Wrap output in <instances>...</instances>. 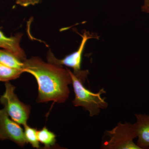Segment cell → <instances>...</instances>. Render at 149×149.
<instances>
[{"mask_svg":"<svg viewBox=\"0 0 149 149\" xmlns=\"http://www.w3.org/2000/svg\"><path fill=\"white\" fill-rule=\"evenodd\" d=\"M23 71L32 74L37 80L38 95L36 101L47 103L52 101L63 103L70 95L68 86L72 84V78L68 68H63L33 56L24 61Z\"/></svg>","mask_w":149,"mask_h":149,"instance_id":"obj_1","label":"cell"},{"mask_svg":"<svg viewBox=\"0 0 149 149\" xmlns=\"http://www.w3.org/2000/svg\"><path fill=\"white\" fill-rule=\"evenodd\" d=\"M71 76L72 85L74 93V98L72 101L74 106L82 107L90 113L91 117L100 114L102 109H106L108 104L105 101L106 98H102V94H106V91L102 88L98 93H94L84 86L88 74V70H84L81 74H75L68 68Z\"/></svg>","mask_w":149,"mask_h":149,"instance_id":"obj_2","label":"cell"},{"mask_svg":"<svg viewBox=\"0 0 149 149\" xmlns=\"http://www.w3.org/2000/svg\"><path fill=\"white\" fill-rule=\"evenodd\" d=\"M136 138L133 124L119 122L111 130L105 131L101 147L103 149H140L133 142Z\"/></svg>","mask_w":149,"mask_h":149,"instance_id":"obj_3","label":"cell"},{"mask_svg":"<svg viewBox=\"0 0 149 149\" xmlns=\"http://www.w3.org/2000/svg\"><path fill=\"white\" fill-rule=\"evenodd\" d=\"M5 91L0 97V103L12 120L23 126L27 125L31 107L19 100L15 93V88L9 82H6Z\"/></svg>","mask_w":149,"mask_h":149,"instance_id":"obj_4","label":"cell"},{"mask_svg":"<svg viewBox=\"0 0 149 149\" xmlns=\"http://www.w3.org/2000/svg\"><path fill=\"white\" fill-rule=\"evenodd\" d=\"M19 125L10 118L4 108L0 110V140H9L24 147L27 143L24 130Z\"/></svg>","mask_w":149,"mask_h":149,"instance_id":"obj_5","label":"cell"},{"mask_svg":"<svg viewBox=\"0 0 149 149\" xmlns=\"http://www.w3.org/2000/svg\"><path fill=\"white\" fill-rule=\"evenodd\" d=\"M82 41L78 49L66 56L62 59L57 58L50 50L48 51L47 55V62L58 65L62 66L64 65L71 68L73 70L74 74H79L82 71L81 70V63L85 44L88 40L93 38V36L85 31L82 35Z\"/></svg>","mask_w":149,"mask_h":149,"instance_id":"obj_6","label":"cell"},{"mask_svg":"<svg viewBox=\"0 0 149 149\" xmlns=\"http://www.w3.org/2000/svg\"><path fill=\"white\" fill-rule=\"evenodd\" d=\"M136 121L134 123L137 138V144L140 149H149V116L146 114H135Z\"/></svg>","mask_w":149,"mask_h":149,"instance_id":"obj_7","label":"cell"},{"mask_svg":"<svg viewBox=\"0 0 149 149\" xmlns=\"http://www.w3.org/2000/svg\"><path fill=\"white\" fill-rule=\"evenodd\" d=\"M22 36V33H19L13 36L7 37L0 30V48L9 51L23 62L27 58L26 54L20 45Z\"/></svg>","mask_w":149,"mask_h":149,"instance_id":"obj_8","label":"cell"},{"mask_svg":"<svg viewBox=\"0 0 149 149\" xmlns=\"http://www.w3.org/2000/svg\"><path fill=\"white\" fill-rule=\"evenodd\" d=\"M0 63L23 71V62L12 53L4 49H0Z\"/></svg>","mask_w":149,"mask_h":149,"instance_id":"obj_9","label":"cell"},{"mask_svg":"<svg viewBox=\"0 0 149 149\" xmlns=\"http://www.w3.org/2000/svg\"><path fill=\"white\" fill-rule=\"evenodd\" d=\"M24 72L22 70L16 69L0 63V82H9L20 77Z\"/></svg>","mask_w":149,"mask_h":149,"instance_id":"obj_10","label":"cell"},{"mask_svg":"<svg viewBox=\"0 0 149 149\" xmlns=\"http://www.w3.org/2000/svg\"><path fill=\"white\" fill-rule=\"evenodd\" d=\"M37 136L40 143L43 144L45 148L49 149L55 145L56 137L55 134L45 127L41 130L37 131Z\"/></svg>","mask_w":149,"mask_h":149,"instance_id":"obj_11","label":"cell"},{"mask_svg":"<svg viewBox=\"0 0 149 149\" xmlns=\"http://www.w3.org/2000/svg\"><path fill=\"white\" fill-rule=\"evenodd\" d=\"M24 135L27 143H29L33 148L39 149L40 148V142L37 136L36 128H32L29 125H24Z\"/></svg>","mask_w":149,"mask_h":149,"instance_id":"obj_12","label":"cell"},{"mask_svg":"<svg viewBox=\"0 0 149 149\" xmlns=\"http://www.w3.org/2000/svg\"><path fill=\"white\" fill-rule=\"evenodd\" d=\"M42 0H15L16 3L18 5L22 7L34 6L39 3Z\"/></svg>","mask_w":149,"mask_h":149,"instance_id":"obj_13","label":"cell"},{"mask_svg":"<svg viewBox=\"0 0 149 149\" xmlns=\"http://www.w3.org/2000/svg\"><path fill=\"white\" fill-rule=\"evenodd\" d=\"M141 10L143 12L149 13V0H143V3L141 6Z\"/></svg>","mask_w":149,"mask_h":149,"instance_id":"obj_14","label":"cell"}]
</instances>
